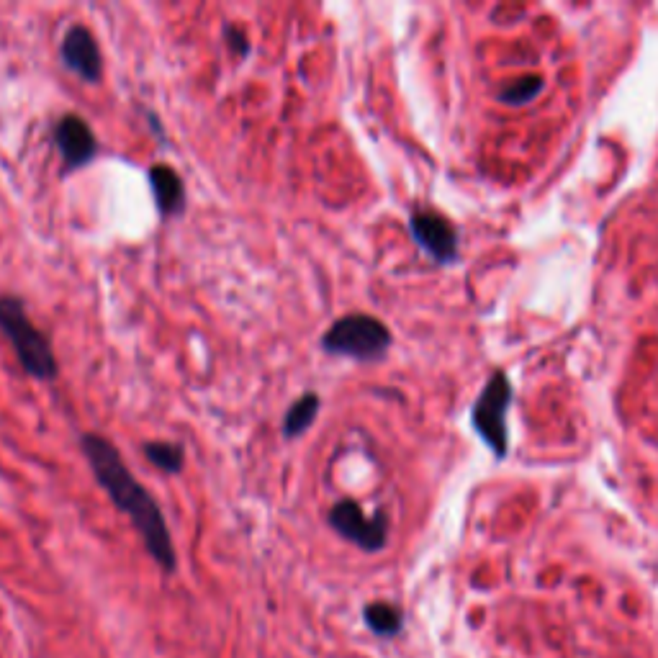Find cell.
<instances>
[{"label": "cell", "mask_w": 658, "mask_h": 658, "mask_svg": "<svg viewBox=\"0 0 658 658\" xmlns=\"http://www.w3.org/2000/svg\"><path fill=\"white\" fill-rule=\"evenodd\" d=\"M409 232L437 265H450L458 260V232L440 211L414 209L409 216Z\"/></svg>", "instance_id": "7"}, {"label": "cell", "mask_w": 658, "mask_h": 658, "mask_svg": "<svg viewBox=\"0 0 658 658\" xmlns=\"http://www.w3.org/2000/svg\"><path fill=\"white\" fill-rule=\"evenodd\" d=\"M327 522L342 540L353 543L363 553H378L389 543V515L383 509L365 515L355 499H340L332 504Z\"/></svg>", "instance_id": "4"}, {"label": "cell", "mask_w": 658, "mask_h": 658, "mask_svg": "<svg viewBox=\"0 0 658 658\" xmlns=\"http://www.w3.org/2000/svg\"><path fill=\"white\" fill-rule=\"evenodd\" d=\"M0 335L13 347L26 376L34 381H54L60 376V363L54 355L47 332L31 322L26 301L16 294H0Z\"/></svg>", "instance_id": "2"}, {"label": "cell", "mask_w": 658, "mask_h": 658, "mask_svg": "<svg viewBox=\"0 0 658 658\" xmlns=\"http://www.w3.org/2000/svg\"><path fill=\"white\" fill-rule=\"evenodd\" d=\"M363 623L378 638H396L404 628V612L391 602L376 599L363 607Z\"/></svg>", "instance_id": "11"}, {"label": "cell", "mask_w": 658, "mask_h": 658, "mask_svg": "<svg viewBox=\"0 0 658 658\" xmlns=\"http://www.w3.org/2000/svg\"><path fill=\"white\" fill-rule=\"evenodd\" d=\"M147 178H150L157 214H160L162 219L180 216L186 211L188 193L186 183H183L178 170L170 168L168 162H155V165H150V170H147Z\"/></svg>", "instance_id": "9"}, {"label": "cell", "mask_w": 658, "mask_h": 658, "mask_svg": "<svg viewBox=\"0 0 658 658\" xmlns=\"http://www.w3.org/2000/svg\"><path fill=\"white\" fill-rule=\"evenodd\" d=\"M540 90H543V78L530 75V78H522L517 83L507 85L504 90H499V101L509 103V106H522V103L533 101Z\"/></svg>", "instance_id": "13"}, {"label": "cell", "mask_w": 658, "mask_h": 658, "mask_svg": "<svg viewBox=\"0 0 658 658\" xmlns=\"http://www.w3.org/2000/svg\"><path fill=\"white\" fill-rule=\"evenodd\" d=\"M512 404V386L504 373H494L484 391L479 394L476 404H473V427L481 435L486 445H489L499 458L507 455L509 440H507V409Z\"/></svg>", "instance_id": "5"}, {"label": "cell", "mask_w": 658, "mask_h": 658, "mask_svg": "<svg viewBox=\"0 0 658 658\" xmlns=\"http://www.w3.org/2000/svg\"><path fill=\"white\" fill-rule=\"evenodd\" d=\"M80 450H83L96 484L106 491V497L121 515L129 517L147 556L160 566L162 574L173 576L178 571V553H175L168 520L162 515L160 504L152 497L150 489L139 484L137 476L129 471V466L121 458L119 448L108 437L98 435V432H85L80 437Z\"/></svg>", "instance_id": "1"}, {"label": "cell", "mask_w": 658, "mask_h": 658, "mask_svg": "<svg viewBox=\"0 0 658 658\" xmlns=\"http://www.w3.org/2000/svg\"><path fill=\"white\" fill-rule=\"evenodd\" d=\"M62 65L75 72L83 83L96 85L103 80V54L93 31L83 24H75L65 31L60 44Z\"/></svg>", "instance_id": "8"}, {"label": "cell", "mask_w": 658, "mask_h": 658, "mask_svg": "<svg viewBox=\"0 0 658 658\" xmlns=\"http://www.w3.org/2000/svg\"><path fill=\"white\" fill-rule=\"evenodd\" d=\"M391 329L373 314H345L337 322L329 324V329L322 335L319 345L327 355L337 358L360 360V363H373L389 353Z\"/></svg>", "instance_id": "3"}, {"label": "cell", "mask_w": 658, "mask_h": 658, "mask_svg": "<svg viewBox=\"0 0 658 658\" xmlns=\"http://www.w3.org/2000/svg\"><path fill=\"white\" fill-rule=\"evenodd\" d=\"M144 458L157 468V471L168 473V476H178L186 468V450L180 443H170V440H150L142 445Z\"/></svg>", "instance_id": "12"}, {"label": "cell", "mask_w": 658, "mask_h": 658, "mask_svg": "<svg viewBox=\"0 0 658 658\" xmlns=\"http://www.w3.org/2000/svg\"><path fill=\"white\" fill-rule=\"evenodd\" d=\"M52 142L60 152L62 175L88 168L98 155V137L93 126L78 114H65L52 129Z\"/></svg>", "instance_id": "6"}, {"label": "cell", "mask_w": 658, "mask_h": 658, "mask_svg": "<svg viewBox=\"0 0 658 658\" xmlns=\"http://www.w3.org/2000/svg\"><path fill=\"white\" fill-rule=\"evenodd\" d=\"M224 42H227L229 52L237 54L240 60H245L247 54L252 52L250 36H247V31L242 29L240 24H227V26H224Z\"/></svg>", "instance_id": "14"}, {"label": "cell", "mask_w": 658, "mask_h": 658, "mask_svg": "<svg viewBox=\"0 0 658 658\" xmlns=\"http://www.w3.org/2000/svg\"><path fill=\"white\" fill-rule=\"evenodd\" d=\"M319 409H322V399H319V394H314V391L301 394L299 399L288 407V412L283 414V422H281L283 437H286V440H296V437L304 435V432L317 422Z\"/></svg>", "instance_id": "10"}]
</instances>
